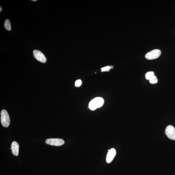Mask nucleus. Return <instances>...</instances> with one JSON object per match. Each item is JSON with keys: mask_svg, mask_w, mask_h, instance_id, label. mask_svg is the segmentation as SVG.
I'll return each instance as SVG.
<instances>
[{"mask_svg": "<svg viewBox=\"0 0 175 175\" xmlns=\"http://www.w3.org/2000/svg\"><path fill=\"white\" fill-rule=\"evenodd\" d=\"M104 100L101 97H96L92 100L89 104V108L91 110H94L97 108L101 107L103 105Z\"/></svg>", "mask_w": 175, "mask_h": 175, "instance_id": "obj_1", "label": "nucleus"}, {"mask_svg": "<svg viewBox=\"0 0 175 175\" xmlns=\"http://www.w3.org/2000/svg\"><path fill=\"white\" fill-rule=\"evenodd\" d=\"M1 122L2 126L5 127L9 126L10 119L9 115L7 111L2 110L1 113Z\"/></svg>", "mask_w": 175, "mask_h": 175, "instance_id": "obj_2", "label": "nucleus"}, {"mask_svg": "<svg viewBox=\"0 0 175 175\" xmlns=\"http://www.w3.org/2000/svg\"><path fill=\"white\" fill-rule=\"evenodd\" d=\"M161 52L160 50H152L146 54L145 57L148 60H152L157 58L160 56Z\"/></svg>", "mask_w": 175, "mask_h": 175, "instance_id": "obj_3", "label": "nucleus"}, {"mask_svg": "<svg viewBox=\"0 0 175 175\" xmlns=\"http://www.w3.org/2000/svg\"><path fill=\"white\" fill-rule=\"evenodd\" d=\"M46 142L47 144L56 146H62L65 143L64 140L58 138L47 139Z\"/></svg>", "mask_w": 175, "mask_h": 175, "instance_id": "obj_4", "label": "nucleus"}, {"mask_svg": "<svg viewBox=\"0 0 175 175\" xmlns=\"http://www.w3.org/2000/svg\"><path fill=\"white\" fill-rule=\"evenodd\" d=\"M165 133L168 138L171 140H175V128L173 126L169 125L166 127Z\"/></svg>", "mask_w": 175, "mask_h": 175, "instance_id": "obj_5", "label": "nucleus"}, {"mask_svg": "<svg viewBox=\"0 0 175 175\" xmlns=\"http://www.w3.org/2000/svg\"><path fill=\"white\" fill-rule=\"evenodd\" d=\"M33 55L34 57L38 61L42 63H46L47 61V59L43 53L38 50H34L33 51Z\"/></svg>", "mask_w": 175, "mask_h": 175, "instance_id": "obj_6", "label": "nucleus"}, {"mask_svg": "<svg viewBox=\"0 0 175 175\" xmlns=\"http://www.w3.org/2000/svg\"><path fill=\"white\" fill-rule=\"evenodd\" d=\"M116 154V151L115 149L112 148L110 150H108V152L106 156L107 163H110L111 162L115 157Z\"/></svg>", "mask_w": 175, "mask_h": 175, "instance_id": "obj_7", "label": "nucleus"}, {"mask_svg": "<svg viewBox=\"0 0 175 175\" xmlns=\"http://www.w3.org/2000/svg\"><path fill=\"white\" fill-rule=\"evenodd\" d=\"M19 146L18 143L16 141L12 142L11 145V149L12 154L14 155L18 156L19 155Z\"/></svg>", "mask_w": 175, "mask_h": 175, "instance_id": "obj_8", "label": "nucleus"}, {"mask_svg": "<svg viewBox=\"0 0 175 175\" xmlns=\"http://www.w3.org/2000/svg\"><path fill=\"white\" fill-rule=\"evenodd\" d=\"M4 27L7 31H10L11 30V22L9 19H7L5 20L4 23Z\"/></svg>", "mask_w": 175, "mask_h": 175, "instance_id": "obj_9", "label": "nucleus"}, {"mask_svg": "<svg viewBox=\"0 0 175 175\" xmlns=\"http://www.w3.org/2000/svg\"><path fill=\"white\" fill-rule=\"evenodd\" d=\"M154 72L150 71L148 72L145 74V78L147 80H149L154 75Z\"/></svg>", "mask_w": 175, "mask_h": 175, "instance_id": "obj_10", "label": "nucleus"}, {"mask_svg": "<svg viewBox=\"0 0 175 175\" xmlns=\"http://www.w3.org/2000/svg\"><path fill=\"white\" fill-rule=\"evenodd\" d=\"M149 80L150 83L152 84L156 83L158 82L157 78L155 75L153 76Z\"/></svg>", "mask_w": 175, "mask_h": 175, "instance_id": "obj_11", "label": "nucleus"}, {"mask_svg": "<svg viewBox=\"0 0 175 175\" xmlns=\"http://www.w3.org/2000/svg\"><path fill=\"white\" fill-rule=\"evenodd\" d=\"M114 68L113 66H107L104 67L101 69V71L102 72L109 71L110 69H113Z\"/></svg>", "mask_w": 175, "mask_h": 175, "instance_id": "obj_12", "label": "nucleus"}, {"mask_svg": "<svg viewBox=\"0 0 175 175\" xmlns=\"http://www.w3.org/2000/svg\"><path fill=\"white\" fill-rule=\"evenodd\" d=\"M82 81L80 79H78L75 82V85L76 87H79L82 84Z\"/></svg>", "mask_w": 175, "mask_h": 175, "instance_id": "obj_13", "label": "nucleus"}, {"mask_svg": "<svg viewBox=\"0 0 175 175\" xmlns=\"http://www.w3.org/2000/svg\"><path fill=\"white\" fill-rule=\"evenodd\" d=\"M2 8L1 6V8H0V12H2Z\"/></svg>", "mask_w": 175, "mask_h": 175, "instance_id": "obj_14", "label": "nucleus"}, {"mask_svg": "<svg viewBox=\"0 0 175 175\" xmlns=\"http://www.w3.org/2000/svg\"><path fill=\"white\" fill-rule=\"evenodd\" d=\"M33 1V2H36V1H37V0H33V1Z\"/></svg>", "mask_w": 175, "mask_h": 175, "instance_id": "obj_15", "label": "nucleus"}]
</instances>
